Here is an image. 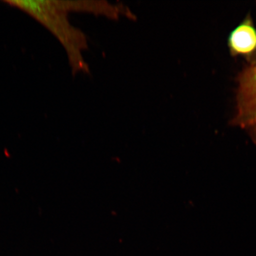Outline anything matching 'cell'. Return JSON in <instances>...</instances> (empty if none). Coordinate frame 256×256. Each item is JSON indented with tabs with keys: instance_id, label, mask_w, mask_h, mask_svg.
<instances>
[{
	"instance_id": "6da1fadb",
	"label": "cell",
	"mask_w": 256,
	"mask_h": 256,
	"mask_svg": "<svg viewBox=\"0 0 256 256\" xmlns=\"http://www.w3.org/2000/svg\"><path fill=\"white\" fill-rule=\"evenodd\" d=\"M6 4L20 10L46 27L65 48L73 70L82 66L80 50L82 47V34L70 24L66 12L58 1L54 0H8Z\"/></svg>"
},
{
	"instance_id": "3957f363",
	"label": "cell",
	"mask_w": 256,
	"mask_h": 256,
	"mask_svg": "<svg viewBox=\"0 0 256 256\" xmlns=\"http://www.w3.org/2000/svg\"><path fill=\"white\" fill-rule=\"evenodd\" d=\"M228 46L232 56H242L250 63L256 62V28L250 16L230 34Z\"/></svg>"
},
{
	"instance_id": "7a4b0ae2",
	"label": "cell",
	"mask_w": 256,
	"mask_h": 256,
	"mask_svg": "<svg viewBox=\"0 0 256 256\" xmlns=\"http://www.w3.org/2000/svg\"><path fill=\"white\" fill-rule=\"evenodd\" d=\"M236 112L232 126L244 130L256 146V62L238 76Z\"/></svg>"
}]
</instances>
